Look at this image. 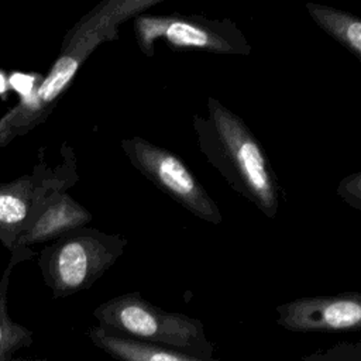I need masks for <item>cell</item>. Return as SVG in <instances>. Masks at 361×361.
<instances>
[{"label": "cell", "mask_w": 361, "mask_h": 361, "mask_svg": "<svg viewBox=\"0 0 361 361\" xmlns=\"http://www.w3.org/2000/svg\"><path fill=\"white\" fill-rule=\"evenodd\" d=\"M165 0H102L65 34L45 76L0 117V148L45 123L87 58L118 38L120 27Z\"/></svg>", "instance_id": "6da1fadb"}, {"label": "cell", "mask_w": 361, "mask_h": 361, "mask_svg": "<svg viewBox=\"0 0 361 361\" xmlns=\"http://www.w3.org/2000/svg\"><path fill=\"white\" fill-rule=\"evenodd\" d=\"M197 145L228 186L275 219L282 203V186L261 142L245 121L220 100L207 97V116L192 117Z\"/></svg>", "instance_id": "7a4b0ae2"}, {"label": "cell", "mask_w": 361, "mask_h": 361, "mask_svg": "<svg viewBox=\"0 0 361 361\" xmlns=\"http://www.w3.org/2000/svg\"><path fill=\"white\" fill-rule=\"evenodd\" d=\"M97 326L109 333L171 348L203 358H213L214 345L203 323L178 312H168L144 299L140 292L114 296L93 310Z\"/></svg>", "instance_id": "3957f363"}, {"label": "cell", "mask_w": 361, "mask_h": 361, "mask_svg": "<svg viewBox=\"0 0 361 361\" xmlns=\"http://www.w3.org/2000/svg\"><path fill=\"white\" fill-rule=\"evenodd\" d=\"M128 241L94 227L75 228L38 254V267L54 298H66L92 288L124 254Z\"/></svg>", "instance_id": "277c9868"}, {"label": "cell", "mask_w": 361, "mask_h": 361, "mask_svg": "<svg viewBox=\"0 0 361 361\" xmlns=\"http://www.w3.org/2000/svg\"><path fill=\"white\" fill-rule=\"evenodd\" d=\"M140 51L151 58L157 39L173 51H202L217 55L248 56L251 45L230 18L213 20L199 14H140L133 20Z\"/></svg>", "instance_id": "5b68a950"}, {"label": "cell", "mask_w": 361, "mask_h": 361, "mask_svg": "<svg viewBox=\"0 0 361 361\" xmlns=\"http://www.w3.org/2000/svg\"><path fill=\"white\" fill-rule=\"evenodd\" d=\"M61 154V161L54 166L41 157L30 173L0 183V243L10 252L47 202L79 180L72 147L65 142Z\"/></svg>", "instance_id": "8992f818"}, {"label": "cell", "mask_w": 361, "mask_h": 361, "mask_svg": "<svg viewBox=\"0 0 361 361\" xmlns=\"http://www.w3.org/2000/svg\"><path fill=\"white\" fill-rule=\"evenodd\" d=\"M120 145L131 165L178 204L203 221L223 223L216 200L178 155L140 135L123 138Z\"/></svg>", "instance_id": "52a82bcc"}, {"label": "cell", "mask_w": 361, "mask_h": 361, "mask_svg": "<svg viewBox=\"0 0 361 361\" xmlns=\"http://www.w3.org/2000/svg\"><path fill=\"white\" fill-rule=\"evenodd\" d=\"M276 323L293 333L357 330L361 326V295L306 296L276 306Z\"/></svg>", "instance_id": "ba28073f"}, {"label": "cell", "mask_w": 361, "mask_h": 361, "mask_svg": "<svg viewBox=\"0 0 361 361\" xmlns=\"http://www.w3.org/2000/svg\"><path fill=\"white\" fill-rule=\"evenodd\" d=\"M93 214L68 192L52 196L17 240L16 248H31L34 244L55 241L63 234L87 226Z\"/></svg>", "instance_id": "9c48e42d"}, {"label": "cell", "mask_w": 361, "mask_h": 361, "mask_svg": "<svg viewBox=\"0 0 361 361\" xmlns=\"http://www.w3.org/2000/svg\"><path fill=\"white\" fill-rule=\"evenodd\" d=\"M87 336L97 348L117 361H216L117 336L99 326L90 327Z\"/></svg>", "instance_id": "30bf717a"}, {"label": "cell", "mask_w": 361, "mask_h": 361, "mask_svg": "<svg viewBox=\"0 0 361 361\" xmlns=\"http://www.w3.org/2000/svg\"><path fill=\"white\" fill-rule=\"evenodd\" d=\"M31 257H34L31 248L13 250L10 261L0 278V361H8L18 350L27 348L32 344V331L25 326L14 322L10 317L7 309V292L11 271L18 262Z\"/></svg>", "instance_id": "8fae6325"}, {"label": "cell", "mask_w": 361, "mask_h": 361, "mask_svg": "<svg viewBox=\"0 0 361 361\" xmlns=\"http://www.w3.org/2000/svg\"><path fill=\"white\" fill-rule=\"evenodd\" d=\"M305 8L317 27L361 61V20L351 13L319 3H306Z\"/></svg>", "instance_id": "7c38bea8"}, {"label": "cell", "mask_w": 361, "mask_h": 361, "mask_svg": "<svg viewBox=\"0 0 361 361\" xmlns=\"http://www.w3.org/2000/svg\"><path fill=\"white\" fill-rule=\"evenodd\" d=\"M337 195L351 207L361 209V172L357 171L343 178L337 188Z\"/></svg>", "instance_id": "4fadbf2b"}, {"label": "cell", "mask_w": 361, "mask_h": 361, "mask_svg": "<svg viewBox=\"0 0 361 361\" xmlns=\"http://www.w3.org/2000/svg\"><path fill=\"white\" fill-rule=\"evenodd\" d=\"M8 361H49V360H25V358H10Z\"/></svg>", "instance_id": "5bb4252c"}]
</instances>
